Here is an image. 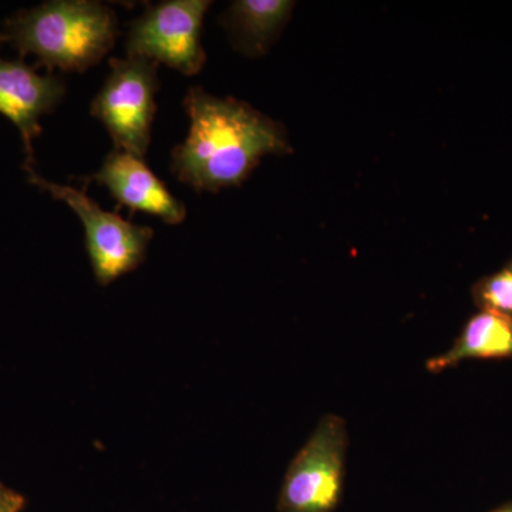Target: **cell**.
Returning a JSON list of instances; mask_svg holds the SVG:
<instances>
[{"instance_id": "11", "label": "cell", "mask_w": 512, "mask_h": 512, "mask_svg": "<svg viewBox=\"0 0 512 512\" xmlns=\"http://www.w3.org/2000/svg\"><path fill=\"white\" fill-rule=\"evenodd\" d=\"M473 299L480 311L497 312L512 318V258L500 271L474 284Z\"/></svg>"}, {"instance_id": "6", "label": "cell", "mask_w": 512, "mask_h": 512, "mask_svg": "<svg viewBox=\"0 0 512 512\" xmlns=\"http://www.w3.org/2000/svg\"><path fill=\"white\" fill-rule=\"evenodd\" d=\"M210 0H167L150 6L130 23L128 57H141L194 76L205 64L202 22Z\"/></svg>"}, {"instance_id": "5", "label": "cell", "mask_w": 512, "mask_h": 512, "mask_svg": "<svg viewBox=\"0 0 512 512\" xmlns=\"http://www.w3.org/2000/svg\"><path fill=\"white\" fill-rule=\"evenodd\" d=\"M345 420L328 414L319 421L286 471L279 512H335L343 495L348 448Z\"/></svg>"}, {"instance_id": "12", "label": "cell", "mask_w": 512, "mask_h": 512, "mask_svg": "<svg viewBox=\"0 0 512 512\" xmlns=\"http://www.w3.org/2000/svg\"><path fill=\"white\" fill-rule=\"evenodd\" d=\"M25 505L26 500L22 494L0 481V512H22Z\"/></svg>"}, {"instance_id": "2", "label": "cell", "mask_w": 512, "mask_h": 512, "mask_svg": "<svg viewBox=\"0 0 512 512\" xmlns=\"http://www.w3.org/2000/svg\"><path fill=\"white\" fill-rule=\"evenodd\" d=\"M20 55L37 57L49 73H84L113 49L119 36L116 13L94 0H53L20 10L0 33Z\"/></svg>"}, {"instance_id": "8", "label": "cell", "mask_w": 512, "mask_h": 512, "mask_svg": "<svg viewBox=\"0 0 512 512\" xmlns=\"http://www.w3.org/2000/svg\"><path fill=\"white\" fill-rule=\"evenodd\" d=\"M84 181L103 185L124 207L153 215L165 224H181L187 217L183 202L167 190L144 160L116 148L104 158L100 170Z\"/></svg>"}, {"instance_id": "3", "label": "cell", "mask_w": 512, "mask_h": 512, "mask_svg": "<svg viewBox=\"0 0 512 512\" xmlns=\"http://www.w3.org/2000/svg\"><path fill=\"white\" fill-rule=\"evenodd\" d=\"M23 168L30 184L69 205L82 220L87 254L100 285H109L120 276L136 271L146 261L148 245L154 237L153 229L104 211L84 190L45 180L36 173L33 165H23Z\"/></svg>"}, {"instance_id": "1", "label": "cell", "mask_w": 512, "mask_h": 512, "mask_svg": "<svg viewBox=\"0 0 512 512\" xmlns=\"http://www.w3.org/2000/svg\"><path fill=\"white\" fill-rule=\"evenodd\" d=\"M183 106L190 130L174 148L171 173L192 190L237 187L262 158L291 151L284 128L244 101L191 87Z\"/></svg>"}, {"instance_id": "9", "label": "cell", "mask_w": 512, "mask_h": 512, "mask_svg": "<svg viewBox=\"0 0 512 512\" xmlns=\"http://www.w3.org/2000/svg\"><path fill=\"white\" fill-rule=\"evenodd\" d=\"M471 359H512V318L480 311L468 320L446 353L431 357L427 370L440 373Z\"/></svg>"}, {"instance_id": "4", "label": "cell", "mask_w": 512, "mask_h": 512, "mask_svg": "<svg viewBox=\"0 0 512 512\" xmlns=\"http://www.w3.org/2000/svg\"><path fill=\"white\" fill-rule=\"evenodd\" d=\"M160 64L141 57L111 59L110 74L90 113L109 131L116 150L144 160L151 141Z\"/></svg>"}, {"instance_id": "10", "label": "cell", "mask_w": 512, "mask_h": 512, "mask_svg": "<svg viewBox=\"0 0 512 512\" xmlns=\"http://www.w3.org/2000/svg\"><path fill=\"white\" fill-rule=\"evenodd\" d=\"M291 0H238L222 16L232 42L248 56L264 55L291 18Z\"/></svg>"}, {"instance_id": "13", "label": "cell", "mask_w": 512, "mask_h": 512, "mask_svg": "<svg viewBox=\"0 0 512 512\" xmlns=\"http://www.w3.org/2000/svg\"><path fill=\"white\" fill-rule=\"evenodd\" d=\"M493 512H512V503L504 505V507L498 508V510H495Z\"/></svg>"}, {"instance_id": "14", "label": "cell", "mask_w": 512, "mask_h": 512, "mask_svg": "<svg viewBox=\"0 0 512 512\" xmlns=\"http://www.w3.org/2000/svg\"><path fill=\"white\" fill-rule=\"evenodd\" d=\"M2 42H3V39H2V36H0V43H2Z\"/></svg>"}, {"instance_id": "7", "label": "cell", "mask_w": 512, "mask_h": 512, "mask_svg": "<svg viewBox=\"0 0 512 512\" xmlns=\"http://www.w3.org/2000/svg\"><path fill=\"white\" fill-rule=\"evenodd\" d=\"M64 94L66 86L59 76L39 74L22 60L0 57V114L20 131L28 157L25 165L33 164V140L42 134L40 117L52 113Z\"/></svg>"}]
</instances>
